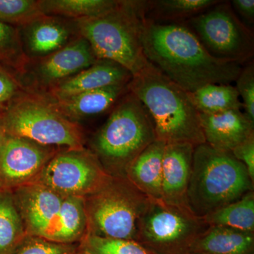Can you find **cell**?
<instances>
[{
  "label": "cell",
  "mask_w": 254,
  "mask_h": 254,
  "mask_svg": "<svg viewBox=\"0 0 254 254\" xmlns=\"http://www.w3.org/2000/svg\"><path fill=\"white\" fill-rule=\"evenodd\" d=\"M142 46L148 63L188 93L210 83L230 84L242 69L240 64L210 55L183 25L162 24L146 18Z\"/></svg>",
  "instance_id": "1"
},
{
  "label": "cell",
  "mask_w": 254,
  "mask_h": 254,
  "mask_svg": "<svg viewBox=\"0 0 254 254\" xmlns=\"http://www.w3.org/2000/svg\"><path fill=\"white\" fill-rule=\"evenodd\" d=\"M128 88L149 114L157 140L195 146L205 143L200 114L188 92L150 64L133 76Z\"/></svg>",
  "instance_id": "2"
},
{
  "label": "cell",
  "mask_w": 254,
  "mask_h": 254,
  "mask_svg": "<svg viewBox=\"0 0 254 254\" xmlns=\"http://www.w3.org/2000/svg\"><path fill=\"white\" fill-rule=\"evenodd\" d=\"M148 7V1L120 0L104 14L76 20L80 36L98 60L115 62L134 76L148 64L142 46Z\"/></svg>",
  "instance_id": "3"
},
{
  "label": "cell",
  "mask_w": 254,
  "mask_h": 254,
  "mask_svg": "<svg viewBox=\"0 0 254 254\" xmlns=\"http://www.w3.org/2000/svg\"><path fill=\"white\" fill-rule=\"evenodd\" d=\"M254 185L245 165L231 152L220 151L206 143L195 147L187 203L196 216L203 218L240 199L254 190Z\"/></svg>",
  "instance_id": "4"
},
{
  "label": "cell",
  "mask_w": 254,
  "mask_h": 254,
  "mask_svg": "<svg viewBox=\"0 0 254 254\" xmlns=\"http://www.w3.org/2000/svg\"><path fill=\"white\" fill-rule=\"evenodd\" d=\"M155 140L149 114L128 91L93 135L90 150L110 175L125 177L127 167Z\"/></svg>",
  "instance_id": "5"
},
{
  "label": "cell",
  "mask_w": 254,
  "mask_h": 254,
  "mask_svg": "<svg viewBox=\"0 0 254 254\" xmlns=\"http://www.w3.org/2000/svg\"><path fill=\"white\" fill-rule=\"evenodd\" d=\"M6 133L65 149L84 148L79 123L68 120L43 95L23 91L1 110Z\"/></svg>",
  "instance_id": "6"
},
{
  "label": "cell",
  "mask_w": 254,
  "mask_h": 254,
  "mask_svg": "<svg viewBox=\"0 0 254 254\" xmlns=\"http://www.w3.org/2000/svg\"><path fill=\"white\" fill-rule=\"evenodd\" d=\"M150 201L126 177L111 175L103 187L84 198L87 234L136 240L138 222Z\"/></svg>",
  "instance_id": "7"
},
{
  "label": "cell",
  "mask_w": 254,
  "mask_h": 254,
  "mask_svg": "<svg viewBox=\"0 0 254 254\" xmlns=\"http://www.w3.org/2000/svg\"><path fill=\"white\" fill-rule=\"evenodd\" d=\"M208 227L190 209L151 200L138 222L135 241L153 254H190Z\"/></svg>",
  "instance_id": "8"
},
{
  "label": "cell",
  "mask_w": 254,
  "mask_h": 254,
  "mask_svg": "<svg viewBox=\"0 0 254 254\" xmlns=\"http://www.w3.org/2000/svg\"><path fill=\"white\" fill-rule=\"evenodd\" d=\"M189 24L215 58L242 65L253 57V33L239 19L230 3L220 1L190 18Z\"/></svg>",
  "instance_id": "9"
},
{
  "label": "cell",
  "mask_w": 254,
  "mask_h": 254,
  "mask_svg": "<svg viewBox=\"0 0 254 254\" xmlns=\"http://www.w3.org/2000/svg\"><path fill=\"white\" fill-rule=\"evenodd\" d=\"M110 176L94 153L84 147L60 150L35 182L63 196L85 198L103 187Z\"/></svg>",
  "instance_id": "10"
},
{
  "label": "cell",
  "mask_w": 254,
  "mask_h": 254,
  "mask_svg": "<svg viewBox=\"0 0 254 254\" xmlns=\"http://www.w3.org/2000/svg\"><path fill=\"white\" fill-rule=\"evenodd\" d=\"M98 60L89 43L81 36L55 53L28 59L14 76L23 91L43 95Z\"/></svg>",
  "instance_id": "11"
},
{
  "label": "cell",
  "mask_w": 254,
  "mask_h": 254,
  "mask_svg": "<svg viewBox=\"0 0 254 254\" xmlns=\"http://www.w3.org/2000/svg\"><path fill=\"white\" fill-rule=\"evenodd\" d=\"M7 135L0 150V190H14L33 183L60 150Z\"/></svg>",
  "instance_id": "12"
},
{
  "label": "cell",
  "mask_w": 254,
  "mask_h": 254,
  "mask_svg": "<svg viewBox=\"0 0 254 254\" xmlns=\"http://www.w3.org/2000/svg\"><path fill=\"white\" fill-rule=\"evenodd\" d=\"M12 193L28 236L58 242L63 195L37 182L18 187Z\"/></svg>",
  "instance_id": "13"
},
{
  "label": "cell",
  "mask_w": 254,
  "mask_h": 254,
  "mask_svg": "<svg viewBox=\"0 0 254 254\" xmlns=\"http://www.w3.org/2000/svg\"><path fill=\"white\" fill-rule=\"evenodd\" d=\"M17 28L28 59L52 54L81 37L76 20L51 15H40Z\"/></svg>",
  "instance_id": "14"
},
{
  "label": "cell",
  "mask_w": 254,
  "mask_h": 254,
  "mask_svg": "<svg viewBox=\"0 0 254 254\" xmlns=\"http://www.w3.org/2000/svg\"><path fill=\"white\" fill-rule=\"evenodd\" d=\"M195 147L189 143L165 145L161 186V200L164 203L189 208L187 192Z\"/></svg>",
  "instance_id": "15"
},
{
  "label": "cell",
  "mask_w": 254,
  "mask_h": 254,
  "mask_svg": "<svg viewBox=\"0 0 254 254\" xmlns=\"http://www.w3.org/2000/svg\"><path fill=\"white\" fill-rule=\"evenodd\" d=\"M133 75L115 62L98 60L89 67L64 80L47 92L43 96L60 99L93 90L119 84H127Z\"/></svg>",
  "instance_id": "16"
},
{
  "label": "cell",
  "mask_w": 254,
  "mask_h": 254,
  "mask_svg": "<svg viewBox=\"0 0 254 254\" xmlns=\"http://www.w3.org/2000/svg\"><path fill=\"white\" fill-rule=\"evenodd\" d=\"M199 114L205 143L215 149L232 152L254 135V124L241 110Z\"/></svg>",
  "instance_id": "17"
},
{
  "label": "cell",
  "mask_w": 254,
  "mask_h": 254,
  "mask_svg": "<svg viewBox=\"0 0 254 254\" xmlns=\"http://www.w3.org/2000/svg\"><path fill=\"white\" fill-rule=\"evenodd\" d=\"M128 92V83H127L83 92L60 99L46 98L64 116L79 123L82 120L98 116L112 110Z\"/></svg>",
  "instance_id": "18"
},
{
  "label": "cell",
  "mask_w": 254,
  "mask_h": 254,
  "mask_svg": "<svg viewBox=\"0 0 254 254\" xmlns=\"http://www.w3.org/2000/svg\"><path fill=\"white\" fill-rule=\"evenodd\" d=\"M166 143L155 140L136 157L125 177L151 200H161L163 159Z\"/></svg>",
  "instance_id": "19"
},
{
  "label": "cell",
  "mask_w": 254,
  "mask_h": 254,
  "mask_svg": "<svg viewBox=\"0 0 254 254\" xmlns=\"http://www.w3.org/2000/svg\"><path fill=\"white\" fill-rule=\"evenodd\" d=\"M190 254H254V233L209 225L195 240Z\"/></svg>",
  "instance_id": "20"
},
{
  "label": "cell",
  "mask_w": 254,
  "mask_h": 254,
  "mask_svg": "<svg viewBox=\"0 0 254 254\" xmlns=\"http://www.w3.org/2000/svg\"><path fill=\"white\" fill-rule=\"evenodd\" d=\"M28 237L12 191L0 190V254H14Z\"/></svg>",
  "instance_id": "21"
},
{
  "label": "cell",
  "mask_w": 254,
  "mask_h": 254,
  "mask_svg": "<svg viewBox=\"0 0 254 254\" xmlns=\"http://www.w3.org/2000/svg\"><path fill=\"white\" fill-rule=\"evenodd\" d=\"M119 2L120 0H38L42 14L73 20L99 16Z\"/></svg>",
  "instance_id": "22"
},
{
  "label": "cell",
  "mask_w": 254,
  "mask_h": 254,
  "mask_svg": "<svg viewBox=\"0 0 254 254\" xmlns=\"http://www.w3.org/2000/svg\"><path fill=\"white\" fill-rule=\"evenodd\" d=\"M189 94L199 113H216L242 108L238 92L231 84L210 83Z\"/></svg>",
  "instance_id": "23"
},
{
  "label": "cell",
  "mask_w": 254,
  "mask_h": 254,
  "mask_svg": "<svg viewBox=\"0 0 254 254\" xmlns=\"http://www.w3.org/2000/svg\"><path fill=\"white\" fill-rule=\"evenodd\" d=\"M208 225H218L254 233V190L203 218Z\"/></svg>",
  "instance_id": "24"
},
{
  "label": "cell",
  "mask_w": 254,
  "mask_h": 254,
  "mask_svg": "<svg viewBox=\"0 0 254 254\" xmlns=\"http://www.w3.org/2000/svg\"><path fill=\"white\" fill-rule=\"evenodd\" d=\"M88 222L84 198L63 196L60 211L58 242L80 243L87 234Z\"/></svg>",
  "instance_id": "25"
},
{
  "label": "cell",
  "mask_w": 254,
  "mask_h": 254,
  "mask_svg": "<svg viewBox=\"0 0 254 254\" xmlns=\"http://www.w3.org/2000/svg\"><path fill=\"white\" fill-rule=\"evenodd\" d=\"M220 1L217 0H154L148 1L146 18L175 21L193 18L210 9Z\"/></svg>",
  "instance_id": "26"
},
{
  "label": "cell",
  "mask_w": 254,
  "mask_h": 254,
  "mask_svg": "<svg viewBox=\"0 0 254 254\" xmlns=\"http://www.w3.org/2000/svg\"><path fill=\"white\" fill-rule=\"evenodd\" d=\"M27 60L18 28L0 21V64L14 74Z\"/></svg>",
  "instance_id": "27"
},
{
  "label": "cell",
  "mask_w": 254,
  "mask_h": 254,
  "mask_svg": "<svg viewBox=\"0 0 254 254\" xmlns=\"http://www.w3.org/2000/svg\"><path fill=\"white\" fill-rule=\"evenodd\" d=\"M80 247L92 254H153L135 240L108 238L86 234Z\"/></svg>",
  "instance_id": "28"
},
{
  "label": "cell",
  "mask_w": 254,
  "mask_h": 254,
  "mask_svg": "<svg viewBox=\"0 0 254 254\" xmlns=\"http://www.w3.org/2000/svg\"><path fill=\"white\" fill-rule=\"evenodd\" d=\"M38 0H0V21L19 27L42 15Z\"/></svg>",
  "instance_id": "29"
},
{
  "label": "cell",
  "mask_w": 254,
  "mask_h": 254,
  "mask_svg": "<svg viewBox=\"0 0 254 254\" xmlns=\"http://www.w3.org/2000/svg\"><path fill=\"white\" fill-rule=\"evenodd\" d=\"M14 254H81V250L76 244L58 243L28 236Z\"/></svg>",
  "instance_id": "30"
},
{
  "label": "cell",
  "mask_w": 254,
  "mask_h": 254,
  "mask_svg": "<svg viewBox=\"0 0 254 254\" xmlns=\"http://www.w3.org/2000/svg\"><path fill=\"white\" fill-rule=\"evenodd\" d=\"M236 88L240 98H242V108L246 118L254 124V65L250 63L245 67L237 77Z\"/></svg>",
  "instance_id": "31"
},
{
  "label": "cell",
  "mask_w": 254,
  "mask_h": 254,
  "mask_svg": "<svg viewBox=\"0 0 254 254\" xmlns=\"http://www.w3.org/2000/svg\"><path fill=\"white\" fill-rule=\"evenodd\" d=\"M23 92L14 73L0 64V110Z\"/></svg>",
  "instance_id": "32"
},
{
  "label": "cell",
  "mask_w": 254,
  "mask_h": 254,
  "mask_svg": "<svg viewBox=\"0 0 254 254\" xmlns=\"http://www.w3.org/2000/svg\"><path fill=\"white\" fill-rule=\"evenodd\" d=\"M231 153L237 160L245 165L250 178L254 182V135L237 145Z\"/></svg>",
  "instance_id": "33"
},
{
  "label": "cell",
  "mask_w": 254,
  "mask_h": 254,
  "mask_svg": "<svg viewBox=\"0 0 254 254\" xmlns=\"http://www.w3.org/2000/svg\"><path fill=\"white\" fill-rule=\"evenodd\" d=\"M232 7L236 10L242 18L249 23H253L254 21V0H233L231 1Z\"/></svg>",
  "instance_id": "34"
},
{
  "label": "cell",
  "mask_w": 254,
  "mask_h": 254,
  "mask_svg": "<svg viewBox=\"0 0 254 254\" xmlns=\"http://www.w3.org/2000/svg\"><path fill=\"white\" fill-rule=\"evenodd\" d=\"M6 136H7V133H6V129H5L2 113H1V110H0V150L4 145Z\"/></svg>",
  "instance_id": "35"
},
{
  "label": "cell",
  "mask_w": 254,
  "mask_h": 254,
  "mask_svg": "<svg viewBox=\"0 0 254 254\" xmlns=\"http://www.w3.org/2000/svg\"><path fill=\"white\" fill-rule=\"evenodd\" d=\"M81 254H92L91 253H90L89 252H88V251L83 250V249H81Z\"/></svg>",
  "instance_id": "36"
}]
</instances>
